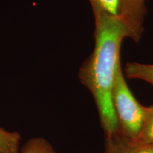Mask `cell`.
<instances>
[{
  "instance_id": "1",
  "label": "cell",
  "mask_w": 153,
  "mask_h": 153,
  "mask_svg": "<svg viewBox=\"0 0 153 153\" xmlns=\"http://www.w3.org/2000/svg\"><path fill=\"white\" fill-rule=\"evenodd\" d=\"M94 20V48L79 69V78L93 96L106 136L118 130L112 90L120 47L128 36L118 16L97 14Z\"/></svg>"
},
{
  "instance_id": "2",
  "label": "cell",
  "mask_w": 153,
  "mask_h": 153,
  "mask_svg": "<svg viewBox=\"0 0 153 153\" xmlns=\"http://www.w3.org/2000/svg\"><path fill=\"white\" fill-rule=\"evenodd\" d=\"M112 101L118 131L126 137L137 140L144 120V106L137 101L126 83L120 63L115 76Z\"/></svg>"
},
{
  "instance_id": "3",
  "label": "cell",
  "mask_w": 153,
  "mask_h": 153,
  "mask_svg": "<svg viewBox=\"0 0 153 153\" xmlns=\"http://www.w3.org/2000/svg\"><path fill=\"white\" fill-rule=\"evenodd\" d=\"M146 14L145 0H119L118 18L126 28L128 38L135 43L142 38Z\"/></svg>"
},
{
  "instance_id": "4",
  "label": "cell",
  "mask_w": 153,
  "mask_h": 153,
  "mask_svg": "<svg viewBox=\"0 0 153 153\" xmlns=\"http://www.w3.org/2000/svg\"><path fill=\"white\" fill-rule=\"evenodd\" d=\"M104 153H153V145L126 137L119 131L106 135Z\"/></svg>"
},
{
  "instance_id": "5",
  "label": "cell",
  "mask_w": 153,
  "mask_h": 153,
  "mask_svg": "<svg viewBox=\"0 0 153 153\" xmlns=\"http://www.w3.org/2000/svg\"><path fill=\"white\" fill-rule=\"evenodd\" d=\"M124 70L128 78L144 80L153 85V64L128 62Z\"/></svg>"
},
{
  "instance_id": "6",
  "label": "cell",
  "mask_w": 153,
  "mask_h": 153,
  "mask_svg": "<svg viewBox=\"0 0 153 153\" xmlns=\"http://www.w3.org/2000/svg\"><path fill=\"white\" fill-rule=\"evenodd\" d=\"M21 135L0 128V153H20Z\"/></svg>"
},
{
  "instance_id": "7",
  "label": "cell",
  "mask_w": 153,
  "mask_h": 153,
  "mask_svg": "<svg viewBox=\"0 0 153 153\" xmlns=\"http://www.w3.org/2000/svg\"><path fill=\"white\" fill-rule=\"evenodd\" d=\"M137 141L153 145V105L144 106V120Z\"/></svg>"
},
{
  "instance_id": "8",
  "label": "cell",
  "mask_w": 153,
  "mask_h": 153,
  "mask_svg": "<svg viewBox=\"0 0 153 153\" xmlns=\"http://www.w3.org/2000/svg\"><path fill=\"white\" fill-rule=\"evenodd\" d=\"M20 153H57L48 141L43 137L30 138L20 149Z\"/></svg>"
},
{
  "instance_id": "9",
  "label": "cell",
  "mask_w": 153,
  "mask_h": 153,
  "mask_svg": "<svg viewBox=\"0 0 153 153\" xmlns=\"http://www.w3.org/2000/svg\"><path fill=\"white\" fill-rule=\"evenodd\" d=\"M90 4L94 16L97 14H108L118 16L119 0H88Z\"/></svg>"
}]
</instances>
